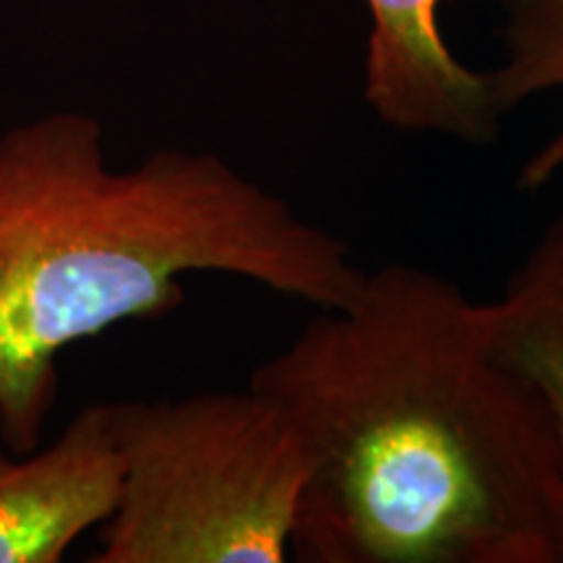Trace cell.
<instances>
[{"label": "cell", "instance_id": "6da1fadb", "mask_svg": "<svg viewBox=\"0 0 563 563\" xmlns=\"http://www.w3.org/2000/svg\"><path fill=\"white\" fill-rule=\"evenodd\" d=\"M311 462L292 548L316 563H555L563 462L493 344L488 300L386 264L251 373Z\"/></svg>", "mask_w": 563, "mask_h": 563}, {"label": "cell", "instance_id": "7a4b0ae2", "mask_svg": "<svg viewBox=\"0 0 563 563\" xmlns=\"http://www.w3.org/2000/svg\"><path fill=\"white\" fill-rule=\"evenodd\" d=\"M191 272L316 308L344 306L365 277L340 235L214 152L112 167L102 123L76 110L0 133V443L37 449L60 352L178 308Z\"/></svg>", "mask_w": 563, "mask_h": 563}, {"label": "cell", "instance_id": "3957f363", "mask_svg": "<svg viewBox=\"0 0 563 563\" xmlns=\"http://www.w3.org/2000/svg\"><path fill=\"white\" fill-rule=\"evenodd\" d=\"M110 410L123 483L89 561H287L311 462L272 397L249 384Z\"/></svg>", "mask_w": 563, "mask_h": 563}, {"label": "cell", "instance_id": "277c9868", "mask_svg": "<svg viewBox=\"0 0 563 563\" xmlns=\"http://www.w3.org/2000/svg\"><path fill=\"white\" fill-rule=\"evenodd\" d=\"M123 462L112 410L89 405L47 446H0V563H58L102 527L121 498Z\"/></svg>", "mask_w": 563, "mask_h": 563}, {"label": "cell", "instance_id": "5b68a950", "mask_svg": "<svg viewBox=\"0 0 563 563\" xmlns=\"http://www.w3.org/2000/svg\"><path fill=\"white\" fill-rule=\"evenodd\" d=\"M435 9L439 0H368L365 102L397 131L488 144L504 118L490 74L454 58Z\"/></svg>", "mask_w": 563, "mask_h": 563}, {"label": "cell", "instance_id": "8992f818", "mask_svg": "<svg viewBox=\"0 0 563 563\" xmlns=\"http://www.w3.org/2000/svg\"><path fill=\"white\" fill-rule=\"evenodd\" d=\"M488 306L496 352L540 399L563 462V209Z\"/></svg>", "mask_w": 563, "mask_h": 563}, {"label": "cell", "instance_id": "52a82bcc", "mask_svg": "<svg viewBox=\"0 0 563 563\" xmlns=\"http://www.w3.org/2000/svg\"><path fill=\"white\" fill-rule=\"evenodd\" d=\"M504 58L488 70L501 112L563 89V0H498ZM563 173V125L525 162L519 186L538 191Z\"/></svg>", "mask_w": 563, "mask_h": 563}, {"label": "cell", "instance_id": "ba28073f", "mask_svg": "<svg viewBox=\"0 0 563 563\" xmlns=\"http://www.w3.org/2000/svg\"><path fill=\"white\" fill-rule=\"evenodd\" d=\"M555 563H563V519H561V530H559V543H555Z\"/></svg>", "mask_w": 563, "mask_h": 563}]
</instances>
